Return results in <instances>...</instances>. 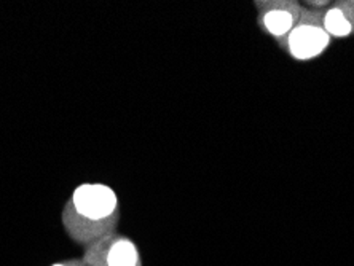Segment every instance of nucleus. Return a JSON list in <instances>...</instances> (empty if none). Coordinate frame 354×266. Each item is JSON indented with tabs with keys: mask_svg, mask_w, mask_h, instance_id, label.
Returning a JSON list of instances; mask_svg holds the SVG:
<instances>
[{
	"mask_svg": "<svg viewBox=\"0 0 354 266\" xmlns=\"http://www.w3.org/2000/svg\"><path fill=\"white\" fill-rule=\"evenodd\" d=\"M327 45H329V34L311 24L299 26L289 37L290 51L299 59H310L321 55Z\"/></svg>",
	"mask_w": 354,
	"mask_h": 266,
	"instance_id": "obj_2",
	"label": "nucleus"
},
{
	"mask_svg": "<svg viewBox=\"0 0 354 266\" xmlns=\"http://www.w3.org/2000/svg\"><path fill=\"white\" fill-rule=\"evenodd\" d=\"M106 262L107 266H139L138 249L128 239H118L109 247Z\"/></svg>",
	"mask_w": 354,
	"mask_h": 266,
	"instance_id": "obj_3",
	"label": "nucleus"
},
{
	"mask_svg": "<svg viewBox=\"0 0 354 266\" xmlns=\"http://www.w3.org/2000/svg\"><path fill=\"white\" fill-rule=\"evenodd\" d=\"M265 26L273 35H284L294 26V15L288 10H272L265 15Z\"/></svg>",
	"mask_w": 354,
	"mask_h": 266,
	"instance_id": "obj_4",
	"label": "nucleus"
},
{
	"mask_svg": "<svg viewBox=\"0 0 354 266\" xmlns=\"http://www.w3.org/2000/svg\"><path fill=\"white\" fill-rule=\"evenodd\" d=\"M326 32L335 35V37H345L351 32V23L345 17L342 10L334 8L326 15L324 19Z\"/></svg>",
	"mask_w": 354,
	"mask_h": 266,
	"instance_id": "obj_5",
	"label": "nucleus"
},
{
	"mask_svg": "<svg viewBox=\"0 0 354 266\" xmlns=\"http://www.w3.org/2000/svg\"><path fill=\"white\" fill-rule=\"evenodd\" d=\"M72 206L79 216L101 222L117 209V195L107 185L83 184L72 195Z\"/></svg>",
	"mask_w": 354,
	"mask_h": 266,
	"instance_id": "obj_1",
	"label": "nucleus"
},
{
	"mask_svg": "<svg viewBox=\"0 0 354 266\" xmlns=\"http://www.w3.org/2000/svg\"><path fill=\"white\" fill-rule=\"evenodd\" d=\"M53 266H69V265H62V263H56V265H53Z\"/></svg>",
	"mask_w": 354,
	"mask_h": 266,
	"instance_id": "obj_6",
	"label": "nucleus"
}]
</instances>
